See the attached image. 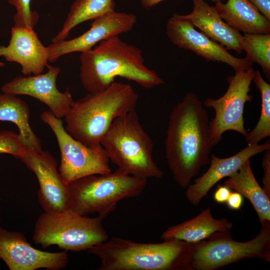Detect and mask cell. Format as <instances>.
<instances>
[{
    "instance_id": "3",
    "label": "cell",
    "mask_w": 270,
    "mask_h": 270,
    "mask_svg": "<svg viewBox=\"0 0 270 270\" xmlns=\"http://www.w3.org/2000/svg\"><path fill=\"white\" fill-rule=\"evenodd\" d=\"M138 98L130 84L114 82L102 90L74 101L64 116V129L86 146L100 144L113 122L136 109Z\"/></svg>"
},
{
    "instance_id": "8",
    "label": "cell",
    "mask_w": 270,
    "mask_h": 270,
    "mask_svg": "<svg viewBox=\"0 0 270 270\" xmlns=\"http://www.w3.org/2000/svg\"><path fill=\"white\" fill-rule=\"evenodd\" d=\"M258 234L246 242L234 240L228 232H218L194 244L191 270H215L245 258L270 262V222H264Z\"/></svg>"
},
{
    "instance_id": "27",
    "label": "cell",
    "mask_w": 270,
    "mask_h": 270,
    "mask_svg": "<svg viewBox=\"0 0 270 270\" xmlns=\"http://www.w3.org/2000/svg\"><path fill=\"white\" fill-rule=\"evenodd\" d=\"M24 148L18 134L9 130L0 131V154H8L20 158Z\"/></svg>"
},
{
    "instance_id": "9",
    "label": "cell",
    "mask_w": 270,
    "mask_h": 270,
    "mask_svg": "<svg viewBox=\"0 0 270 270\" xmlns=\"http://www.w3.org/2000/svg\"><path fill=\"white\" fill-rule=\"evenodd\" d=\"M40 119L56 138L60 154L58 170L68 184L87 176L112 172L107 153L100 144L88 146L74 138L65 130L61 118L50 111L42 112Z\"/></svg>"
},
{
    "instance_id": "12",
    "label": "cell",
    "mask_w": 270,
    "mask_h": 270,
    "mask_svg": "<svg viewBox=\"0 0 270 270\" xmlns=\"http://www.w3.org/2000/svg\"><path fill=\"white\" fill-rule=\"evenodd\" d=\"M166 33L172 42L178 47L195 52L208 62L225 63L235 71H245L252 67L247 57L238 58L217 42L197 30L180 14H174L166 26Z\"/></svg>"
},
{
    "instance_id": "22",
    "label": "cell",
    "mask_w": 270,
    "mask_h": 270,
    "mask_svg": "<svg viewBox=\"0 0 270 270\" xmlns=\"http://www.w3.org/2000/svg\"><path fill=\"white\" fill-rule=\"evenodd\" d=\"M30 109L24 101L12 94L4 92L0 94V121L14 124L24 147L40 152L42 150V144L30 126Z\"/></svg>"
},
{
    "instance_id": "25",
    "label": "cell",
    "mask_w": 270,
    "mask_h": 270,
    "mask_svg": "<svg viewBox=\"0 0 270 270\" xmlns=\"http://www.w3.org/2000/svg\"><path fill=\"white\" fill-rule=\"evenodd\" d=\"M242 44L246 57L252 63L258 64L270 80V34H244Z\"/></svg>"
},
{
    "instance_id": "30",
    "label": "cell",
    "mask_w": 270,
    "mask_h": 270,
    "mask_svg": "<svg viewBox=\"0 0 270 270\" xmlns=\"http://www.w3.org/2000/svg\"><path fill=\"white\" fill-rule=\"evenodd\" d=\"M268 20H270V0H248Z\"/></svg>"
},
{
    "instance_id": "26",
    "label": "cell",
    "mask_w": 270,
    "mask_h": 270,
    "mask_svg": "<svg viewBox=\"0 0 270 270\" xmlns=\"http://www.w3.org/2000/svg\"><path fill=\"white\" fill-rule=\"evenodd\" d=\"M32 0H6L16 8V13L13 20L14 26L32 30L38 23L39 14L30 8Z\"/></svg>"
},
{
    "instance_id": "11",
    "label": "cell",
    "mask_w": 270,
    "mask_h": 270,
    "mask_svg": "<svg viewBox=\"0 0 270 270\" xmlns=\"http://www.w3.org/2000/svg\"><path fill=\"white\" fill-rule=\"evenodd\" d=\"M20 159L37 178L40 186L38 198L45 212H58L69 209V184L58 172L57 162L50 152L25 148Z\"/></svg>"
},
{
    "instance_id": "18",
    "label": "cell",
    "mask_w": 270,
    "mask_h": 270,
    "mask_svg": "<svg viewBox=\"0 0 270 270\" xmlns=\"http://www.w3.org/2000/svg\"><path fill=\"white\" fill-rule=\"evenodd\" d=\"M192 0V11L188 14L181 15L182 17L226 50L240 54L243 50V36L224 22L214 6L204 0Z\"/></svg>"
},
{
    "instance_id": "24",
    "label": "cell",
    "mask_w": 270,
    "mask_h": 270,
    "mask_svg": "<svg viewBox=\"0 0 270 270\" xmlns=\"http://www.w3.org/2000/svg\"><path fill=\"white\" fill-rule=\"evenodd\" d=\"M252 81L260 92L262 107L256 125L245 136L248 145L258 144L270 136V84L263 78L258 70H256Z\"/></svg>"
},
{
    "instance_id": "23",
    "label": "cell",
    "mask_w": 270,
    "mask_h": 270,
    "mask_svg": "<svg viewBox=\"0 0 270 270\" xmlns=\"http://www.w3.org/2000/svg\"><path fill=\"white\" fill-rule=\"evenodd\" d=\"M116 6L114 0H75L62 29L52 38V43L65 40L70 31L76 26L114 11Z\"/></svg>"
},
{
    "instance_id": "19",
    "label": "cell",
    "mask_w": 270,
    "mask_h": 270,
    "mask_svg": "<svg viewBox=\"0 0 270 270\" xmlns=\"http://www.w3.org/2000/svg\"><path fill=\"white\" fill-rule=\"evenodd\" d=\"M232 227V222L226 218H214L208 207L194 218L168 228L160 238L196 244L218 232H228Z\"/></svg>"
},
{
    "instance_id": "5",
    "label": "cell",
    "mask_w": 270,
    "mask_h": 270,
    "mask_svg": "<svg viewBox=\"0 0 270 270\" xmlns=\"http://www.w3.org/2000/svg\"><path fill=\"white\" fill-rule=\"evenodd\" d=\"M100 144L110 161L122 172L146 179L162 177V171L154 160L152 140L142 128L136 109L113 122Z\"/></svg>"
},
{
    "instance_id": "20",
    "label": "cell",
    "mask_w": 270,
    "mask_h": 270,
    "mask_svg": "<svg viewBox=\"0 0 270 270\" xmlns=\"http://www.w3.org/2000/svg\"><path fill=\"white\" fill-rule=\"evenodd\" d=\"M214 7L229 26L244 34L270 33V20L263 16L248 0L215 2Z\"/></svg>"
},
{
    "instance_id": "17",
    "label": "cell",
    "mask_w": 270,
    "mask_h": 270,
    "mask_svg": "<svg viewBox=\"0 0 270 270\" xmlns=\"http://www.w3.org/2000/svg\"><path fill=\"white\" fill-rule=\"evenodd\" d=\"M0 56L22 67L25 76L42 74L48 64V52L32 30L14 26L11 37L6 46H0Z\"/></svg>"
},
{
    "instance_id": "21",
    "label": "cell",
    "mask_w": 270,
    "mask_h": 270,
    "mask_svg": "<svg viewBox=\"0 0 270 270\" xmlns=\"http://www.w3.org/2000/svg\"><path fill=\"white\" fill-rule=\"evenodd\" d=\"M224 184L248 199L255 210L261 224L270 222V198L256 181L251 168L250 160L230 176Z\"/></svg>"
},
{
    "instance_id": "4",
    "label": "cell",
    "mask_w": 270,
    "mask_h": 270,
    "mask_svg": "<svg viewBox=\"0 0 270 270\" xmlns=\"http://www.w3.org/2000/svg\"><path fill=\"white\" fill-rule=\"evenodd\" d=\"M194 244L179 240L140 243L112 237L88 252L100 258L99 270H191Z\"/></svg>"
},
{
    "instance_id": "33",
    "label": "cell",
    "mask_w": 270,
    "mask_h": 270,
    "mask_svg": "<svg viewBox=\"0 0 270 270\" xmlns=\"http://www.w3.org/2000/svg\"><path fill=\"white\" fill-rule=\"evenodd\" d=\"M4 66V64L0 61V67H2Z\"/></svg>"
},
{
    "instance_id": "15",
    "label": "cell",
    "mask_w": 270,
    "mask_h": 270,
    "mask_svg": "<svg viewBox=\"0 0 270 270\" xmlns=\"http://www.w3.org/2000/svg\"><path fill=\"white\" fill-rule=\"evenodd\" d=\"M48 72L34 76L16 77L1 87L2 91L14 95H27L46 104L56 118L64 117L73 102L68 88L64 92L57 88L56 80L59 67L47 65Z\"/></svg>"
},
{
    "instance_id": "13",
    "label": "cell",
    "mask_w": 270,
    "mask_h": 270,
    "mask_svg": "<svg viewBox=\"0 0 270 270\" xmlns=\"http://www.w3.org/2000/svg\"><path fill=\"white\" fill-rule=\"evenodd\" d=\"M0 258L10 270H60L67 265L66 250L50 252L34 248L19 232L0 227Z\"/></svg>"
},
{
    "instance_id": "14",
    "label": "cell",
    "mask_w": 270,
    "mask_h": 270,
    "mask_svg": "<svg viewBox=\"0 0 270 270\" xmlns=\"http://www.w3.org/2000/svg\"><path fill=\"white\" fill-rule=\"evenodd\" d=\"M92 20L90 29L80 36L48 45V62H54L70 53L90 50L103 40L128 32L136 23L137 18L132 14L114 10Z\"/></svg>"
},
{
    "instance_id": "6",
    "label": "cell",
    "mask_w": 270,
    "mask_h": 270,
    "mask_svg": "<svg viewBox=\"0 0 270 270\" xmlns=\"http://www.w3.org/2000/svg\"><path fill=\"white\" fill-rule=\"evenodd\" d=\"M147 183L148 179L118 169L108 174L87 176L69 184L70 208L84 216L96 212L103 220L116 210L118 202L139 196Z\"/></svg>"
},
{
    "instance_id": "31",
    "label": "cell",
    "mask_w": 270,
    "mask_h": 270,
    "mask_svg": "<svg viewBox=\"0 0 270 270\" xmlns=\"http://www.w3.org/2000/svg\"><path fill=\"white\" fill-rule=\"evenodd\" d=\"M231 192L230 188L225 186H218L214 193V198L218 203H225Z\"/></svg>"
},
{
    "instance_id": "2",
    "label": "cell",
    "mask_w": 270,
    "mask_h": 270,
    "mask_svg": "<svg viewBox=\"0 0 270 270\" xmlns=\"http://www.w3.org/2000/svg\"><path fill=\"white\" fill-rule=\"evenodd\" d=\"M80 59V80L88 92L106 89L116 77L146 88L164 83L156 72L146 66L142 50L122 41L119 36L103 40L81 52Z\"/></svg>"
},
{
    "instance_id": "7",
    "label": "cell",
    "mask_w": 270,
    "mask_h": 270,
    "mask_svg": "<svg viewBox=\"0 0 270 270\" xmlns=\"http://www.w3.org/2000/svg\"><path fill=\"white\" fill-rule=\"evenodd\" d=\"M100 218H89L69 208L62 212H44L36 222L32 240L46 248L80 252L108 239Z\"/></svg>"
},
{
    "instance_id": "1",
    "label": "cell",
    "mask_w": 270,
    "mask_h": 270,
    "mask_svg": "<svg viewBox=\"0 0 270 270\" xmlns=\"http://www.w3.org/2000/svg\"><path fill=\"white\" fill-rule=\"evenodd\" d=\"M209 122L203 104L192 92L170 114L166 158L176 182L182 188L189 186L202 166L210 162V154L214 146Z\"/></svg>"
},
{
    "instance_id": "29",
    "label": "cell",
    "mask_w": 270,
    "mask_h": 270,
    "mask_svg": "<svg viewBox=\"0 0 270 270\" xmlns=\"http://www.w3.org/2000/svg\"><path fill=\"white\" fill-rule=\"evenodd\" d=\"M243 196L239 192H231L226 202L228 207L232 210L240 209L243 204Z\"/></svg>"
},
{
    "instance_id": "28",
    "label": "cell",
    "mask_w": 270,
    "mask_h": 270,
    "mask_svg": "<svg viewBox=\"0 0 270 270\" xmlns=\"http://www.w3.org/2000/svg\"><path fill=\"white\" fill-rule=\"evenodd\" d=\"M262 160L264 175L262 178V188L270 198V148L264 151Z\"/></svg>"
},
{
    "instance_id": "32",
    "label": "cell",
    "mask_w": 270,
    "mask_h": 270,
    "mask_svg": "<svg viewBox=\"0 0 270 270\" xmlns=\"http://www.w3.org/2000/svg\"><path fill=\"white\" fill-rule=\"evenodd\" d=\"M164 0H140L142 6L146 10H150ZM214 2L220 0H212Z\"/></svg>"
},
{
    "instance_id": "10",
    "label": "cell",
    "mask_w": 270,
    "mask_h": 270,
    "mask_svg": "<svg viewBox=\"0 0 270 270\" xmlns=\"http://www.w3.org/2000/svg\"><path fill=\"white\" fill-rule=\"evenodd\" d=\"M256 70L252 67L245 71H235L228 77V86L225 94L218 99L206 98L203 105L214 110V116L209 122L210 133L214 146L222 139L228 130L236 132L246 136L244 112L246 102H251L250 85Z\"/></svg>"
},
{
    "instance_id": "16",
    "label": "cell",
    "mask_w": 270,
    "mask_h": 270,
    "mask_svg": "<svg viewBox=\"0 0 270 270\" xmlns=\"http://www.w3.org/2000/svg\"><path fill=\"white\" fill-rule=\"evenodd\" d=\"M270 148V142L268 140L262 144L248 145L244 149L228 158H220L212 154L210 166L207 171L186 188V196L188 200L192 205H198L220 180L238 171L253 156Z\"/></svg>"
}]
</instances>
